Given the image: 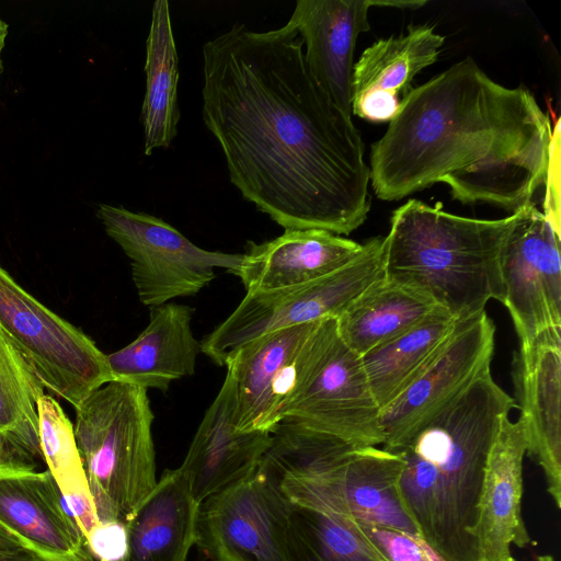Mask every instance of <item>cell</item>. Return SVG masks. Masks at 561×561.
<instances>
[{
    "label": "cell",
    "instance_id": "cell-20",
    "mask_svg": "<svg viewBox=\"0 0 561 561\" xmlns=\"http://www.w3.org/2000/svg\"><path fill=\"white\" fill-rule=\"evenodd\" d=\"M526 454L522 421L505 416L486 460L476 528L479 561H516L511 545L524 548L530 542L520 513Z\"/></svg>",
    "mask_w": 561,
    "mask_h": 561
},
{
    "label": "cell",
    "instance_id": "cell-15",
    "mask_svg": "<svg viewBox=\"0 0 561 561\" xmlns=\"http://www.w3.org/2000/svg\"><path fill=\"white\" fill-rule=\"evenodd\" d=\"M513 377L527 454L542 468L547 490L561 506V328L519 345Z\"/></svg>",
    "mask_w": 561,
    "mask_h": 561
},
{
    "label": "cell",
    "instance_id": "cell-13",
    "mask_svg": "<svg viewBox=\"0 0 561 561\" xmlns=\"http://www.w3.org/2000/svg\"><path fill=\"white\" fill-rule=\"evenodd\" d=\"M502 257L503 305L519 345L561 328L560 237L535 203L518 209Z\"/></svg>",
    "mask_w": 561,
    "mask_h": 561
},
{
    "label": "cell",
    "instance_id": "cell-14",
    "mask_svg": "<svg viewBox=\"0 0 561 561\" xmlns=\"http://www.w3.org/2000/svg\"><path fill=\"white\" fill-rule=\"evenodd\" d=\"M322 320L279 329L236 350L226 360L234 380V426L272 433L313 355Z\"/></svg>",
    "mask_w": 561,
    "mask_h": 561
},
{
    "label": "cell",
    "instance_id": "cell-32",
    "mask_svg": "<svg viewBox=\"0 0 561 561\" xmlns=\"http://www.w3.org/2000/svg\"><path fill=\"white\" fill-rule=\"evenodd\" d=\"M560 119L553 125L549 165L545 179L543 215L561 233L560 216Z\"/></svg>",
    "mask_w": 561,
    "mask_h": 561
},
{
    "label": "cell",
    "instance_id": "cell-19",
    "mask_svg": "<svg viewBox=\"0 0 561 561\" xmlns=\"http://www.w3.org/2000/svg\"><path fill=\"white\" fill-rule=\"evenodd\" d=\"M445 43L434 26L410 25L405 34L380 38L353 66L352 115L390 122L411 91L414 78L433 65Z\"/></svg>",
    "mask_w": 561,
    "mask_h": 561
},
{
    "label": "cell",
    "instance_id": "cell-5",
    "mask_svg": "<svg viewBox=\"0 0 561 561\" xmlns=\"http://www.w3.org/2000/svg\"><path fill=\"white\" fill-rule=\"evenodd\" d=\"M75 410V437L99 520L125 523L158 482L148 390L113 380Z\"/></svg>",
    "mask_w": 561,
    "mask_h": 561
},
{
    "label": "cell",
    "instance_id": "cell-31",
    "mask_svg": "<svg viewBox=\"0 0 561 561\" xmlns=\"http://www.w3.org/2000/svg\"><path fill=\"white\" fill-rule=\"evenodd\" d=\"M87 547L98 561H124L127 550L125 523H100L85 537Z\"/></svg>",
    "mask_w": 561,
    "mask_h": 561
},
{
    "label": "cell",
    "instance_id": "cell-4",
    "mask_svg": "<svg viewBox=\"0 0 561 561\" xmlns=\"http://www.w3.org/2000/svg\"><path fill=\"white\" fill-rule=\"evenodd\" d=\"M517 213L501 219L449 214L409 199L382 239L383 277L428 297L456 319L503 304L502 257Z\"/></svg>",
    "mask_w": 561,
    "mask_h": 561
},
{
    "label": "cell",
    "instance_id": "cell-8",
    "mask_svg": "<svg viewBox=\"0 0 561 561\" xmlns=\"http://www.w3.org/2000/svg\"><path fill=\"white\" fill-rule=\"evenodd\" d=\"M401 471L398 454L365 447L285 473L264 472L291 503L421 536L401 496Z\"/></svg>",
    "mask_w": 561,
    "mask_h": 561
},
{
    "label": "cell",
    "instance_id": "cell-25",
    "mask_svg": "<svg viewBox=\"0 0 561 561\" xmlns=\"http://www.w3.org/2000/svg\"><path fill=\"white\" fill-rule=\"evenodd\" d=\"M146 91L141 107L144 150L168 148L176 135L180 119L178 85L179 56L173 36L170 4L157 0L152 4L146 41Z\"/></svg>",
    "mask_w": 561,
    "mask_h": 561
},
{
    "label": "cell",
    "instance_id": "cell-30",
    "mask_svg": "<svg viewBox=\"0 0 561 561\" xmlns=\"http://www.w3.org/2000/svg\"><path fill=\"white\" fill-rule=\"evenodd\" d=\"M355 524L387 561H445L420 535L371 524Z\"/></svg>",
    "mask_w": 561,
    "mask_h": 561
},
{
    "label": "cell",
    "instance_id": "cell-37",
    "mask_svg": "<svg viewBox=\"0 0 561 561\" xmlns=\"http://www.w3.org/2000/svg\"><path fill=\"white\" fill-rule=\"evenodd\" d=\"M0 561H5V560H1V559H0Z\"/></svg>",
    "mask_w": 561,
    "mask_h": 561
},
{
    "label": "cell",
    "instance_id": "cell-6",
    "mask_svg": "<svg viewBox=\"0 0 561 561\" xmlns=\"http://www.w3.org/2000/svg\"><path fill=\"white\" fill-rule=\"evenodd\" d=\"M382 239L362 243L360 251L339 270L310 283L247 294L237 308L202 341V353L216 365L243 344L289 327L335 319L356 297L383 276Z\"/></svg>",
    "mask_w": 561,
    "mask_h": 561
},
{
    "label": "cell",
    "instance_id": "cell-1",
    "mask_svg": "<svg viewBox=\"0 0 561 561\" xmlns=\"http://www.w3.org/2000/svg\"><path fill=\"white\" fill-rule=\"evenodd\" d=\"M287 24H244L203 45L202 117L230 182L289 229L350 234L370 210L369 167L352 116L312 77Z\"/></svg>",
    "mask_w": 561,
    "mask_h": 561
},
{
    "label": "cell",
    "instance_id": "cell-12",
    "mask_svg": "<svg viewBox=\"0 0 561 561\" xmlns=\"http://www.w3.org/2000/svg\"><path fill=\"white\" fill-rule=\"evenodd\" d=\"M290 502L259 466L199 505L196 545L210 561H289Z\"/></svg>",
    "mask_w": 561,
    "mask_h": 561
},
{
    "label": "cell",
    "instance_id": "cell-3",
    "mask_svg": "<svg viewBox=\"0 0 561 561\" xmlns=\"http://www.w3.org/2000/svg\"><path fill=\"white\" fill-rule=\"evenodd\" d=\"M515 407L488 368L394 451L402 460L403 502L445 561H479L476 528L486 460Z\"/></svg>",
    "mask_w": 561,
    "mask_h": 561
},
{
    "label": "cell",
    "instance_id": "cell-24",
    "mask_svg": "<svg viewBox=\"0 0 561 561\" xmlns=\"http://www.w3.org/2000/svg\"><path fill=\"white\" fill-rule=\"evenodd\" d=\"M437 308L428 297L382 276L335 318L336 333L343 344L362 356Z\"/></svg>",
    "mask_w": 561,
    "mask_h": 561
},
{
    "label": "cell",
    "instance_id": "cell-7",
    "mask_svg": "<svg viewBox=\"0 0 561 561\" xmlns=\"http://www.w3.org/2000/svg\"><path fill=\"white\" fill-rule=\"evenodd\" d=\"M0 329L44 387L75 409L114 380L107 355L94 341L34 298L1 265Z\"/></svg>",
    "mask_w": 561,
    "mask_h": 561
},
{
    "label": "cell",
    "instance_id": "cell-27",
    "mask_svg": "<svg viewBox=\"0 0 561 561\" xmlns=\"http://www.w3.org/2000/svg\"><path fill=\"white\" fill-rule=\"evenodd\" d=\"M34 369L0 329V433L21 459L44 460L37 402L45 394Z\"/></svg>",
    "mask_w": 561,
    "mask_h": 561
},
{
    "label": "cell",
    "instance_id": "cell-16",
    "mask_svg": "<svg viewBox=\"0 0 561 561\" xmlns=\"http://www.w3.org/2000/svg\"><path fill=\"white\" fill-rule=\"evenodd\" d=\"M0 525L42 561H93L48 470L0 467Z\"/></svg>",
    "mask_w": 561,
    "mask_h": 561
},
{
    "label": "cell",
    "instance_id": "cell-29",
    "mask_svg": "<svg viewBox=\"0 0 561 561\" xmlns=\"http://www.w3.org/2000/svg\"><path fill=\"white\" fill-rule=\"evenodd\" d=\"M37 414L43 459L61 496L91 493L73 424L59 402L45 393L37 402Z\"/></svg>",
    "mask_w": 561,
    "mask_h": 561
},
{
    "label": "cell",
    "instance_id": "cell-10",
    "mask_svg": "<svg viewBox=\"0 0 561 561\" xmlns=\"http://www.w3.org/2000/svg\"><path fill=\"white\" fill-rule=\"evenodd\" d=\"M296 391L279 412L289 422L355 448L382 445L380 407L360 356L339 339L335 320L327 328Z\"/></svg>",
    "mask_w": 561,
    "mask_h": 561
},
{
    "label": "cell",
    "instance_id": "cell-18",
    "mask_svg": "<svg viewBox=\"0 0 561 561\" xmlns=\"http://www.w3.org/2000/svg\"><path fill=\"white\" fill-rule=\"evenodd\" d=\"M379 0H298L286 23L306 46L309 71L335 105L352 116L354 50L370 28L368 12Z\"/></svg>",
    "mask_w": 561,
    "mask_h": 561
},
{
    "label": "cell",
    "instance_id": "cell-9",
    "mask_svg": "<svg viewBox=\"0 0 561 561\" xmlns=\"http://www.w3.org/2000/svg\"><path fill=\"white\" fill-rule=\"evenodd\" d=\"M96 215L129 259L138 298L150 309L199 293L216 277V268L237 275L243 259V253L202 249L146 213L101 204Z\"/></svg>",
    "mask_w": 561,
    "mask_h": 561
},
{
    "label": "cell",
    "instance_id": "cell-28",
    "mask_svg": "<svg viewBox=\"0 0 561 561\" xmlns=\"http://www.w3.org/2000/svg\"><path fill=\"white\" fill-rule=\"evenodd\" d=\"M286 545L289 561H387L351 518L291 502Z\"/></svg>",
    "mask_w": 561,
    "mask_h": 561
},
{
    "label": "cell",
    "instance_id": "cell-22",
    "mask_svg": "<svg viewBox=\"0 0 561 561\" xmlns=\"http://www.w3.org/2000/svg\"><path fill=\"white\" fill-rule=\"evenodd\" d=\"M194 311L174 302L151 308L145 330L107 355L114 380L167 391L173 381L192 376L202 353L191 325Z\"/></svg>",
    "mask_w": 561,
    "mask_h": 561
},
{
    "label": "cell",
    "instance_id": "cell-26",
    "mask_svg": "<svg viewBox=\"0 0 561 561\" xmlns=\"http://www.w3.org/2000/svg\"><path fill=\"white\" fill-rule=\"evenodd\" d=\"M457 320L437 308L409 330L360 356L380 410L411 383L454 330Z\"/></svg>",
    "mask_w": 561,
    "mask_h": 561
},
{
    "label": "cell",
    "instance_id": "cell-35",
    "mask_svg": "<svg viewBox=\"0 0 561 561\" xmlns=\"http://www.w3.org/2000/svg\"><path fill=\"white\" fill-rule=\"evenodd\" d=\"M4 440H5L4 435H2L0 433V462H1L2 454H3V449H4Z\"/></svg>",
    "mask_w": 561,
    "mask_h": 561
},
{
    "label": "cell",
    "instance_id": "cell-17",
    "mask_svg": "<svg viewBox=\"0 0 561 561\" xmlns=\"http://www.w3.org/2000/svg\"><path fill=\"white\" fill-rule=\"evenodd\" d=\"M233 411L234 380L227 369L179 467L199 503L253 474L271 445L270 432L238 430Z\"/></svg>",
    "mask_w": 561,
    "mask_h": 561
},
{
    "label": "cell",
    "instance_id": "cell-11",
    "mask_svg": "<svg viewBox=\"0 0 561 561\" xmlns=\"http://www.w3.org/2000/svg\"><path fill=\"white\" fill-rule=\"evenodd\" d=\"M495 325L485 310L458 319L411 383L380 411L382 449L394 453L491 368Z\"/></svg>",
    "mask_w": 561,
    "mask_h": 561
},
{
    "label": "cell",
    "instance_id": "cell-2",
    "mask_svg": "<svg viewBox=\"0 0 561 561\" xmlns=\"http://www.w3.org/2000/svg\"><path fill=\"white\" fill-rule=\"evenodd\" d=\"M552 131L528 89L495 82L466 57L401 101L371 145V186L391 202L440 182L462 204L513 214L545 183Z\"/></svg>",
    "mask_w": 561,
    "mask_h": 561
},
{
    "label": "cell",
    "instance_id": "cell-34",
    "mask_svg": "<svg viewBox=\"0 0 561 561\" xmlns=\"http://www.w3.org/2000/svg\"><path fill=\"white\" fill-rule=\"evenodd\" d=\"M8 35V24L0 18V75L2 72L1 53L4 46L5 37Z\"/></svg>",
    "mask_w": 561,
    "mask_h": 561
},
{
    "label": "cell",
    "instance_id": "cell-23",
    "mask_svg": "<svg viewBox=\"0 0 561 561\" xmlns=\"http://www.w3.org/2000/svg\"><path fill=\"white\" fill-rule=\"evenodd\" d=\"M199 505L183 472L165 470L125 522L124 561H186L196 545Z\"/></svg>",
    "mask_w": 561,
    "mask_h": 561
},
{
    "label": "cell",
    "instance_id": "cell-33",
    "mask_svg": "<svg viewBox=\"0 0 561 561\" xmlns=\"http://www.w3.org/2000/svg\"><path fill=\"white\" fill-rule=\"evenodd\" d=\"M0 559L5 561H42L1 525Z\"/></svg>",
    "mask_w": 561,
    "mask_h": 561
},
{
    "label": "cell",
    "instance_id": "cell-36",
    "mask_svg": "<svg viewBox=\"0 0 561 561\" xmlns=\"http://www.w3.org/2000/svg\"><path fill=\"white\" fill-rule=\"evenodd\" d=\"M536 561H554L551 556H538Z\"/></svg>",
    "mask_w": 561,
    "mask_h": 561
},
{
    "label": "cell",
    "instance_id": "cell-21",
    "mask_svg": "<svg viewBox=\"0 0 561 561\" xmlns=\"http://www.w3.org/2000/svg\"><path fill=\"white\" fill-rule=\"evenodd\" d=\"M360 249L327 230L289 229L262 243L249 241L236 276L247 294L295 287L339 270Z\"/></svg>",
    "mask_w": 561,
    "mask_h": 561
}]
</instances>
